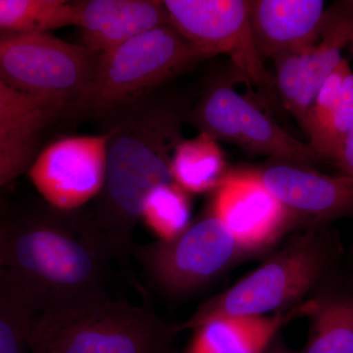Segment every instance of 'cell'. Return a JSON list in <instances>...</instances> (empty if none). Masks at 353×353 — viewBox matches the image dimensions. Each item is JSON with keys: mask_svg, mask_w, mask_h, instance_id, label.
<instances>
[{"mask_svg": "<svg viewBox=\"0 0 353 353\" xmlns=\"http://www.w3.org/2000/svg\"><path fill=\"white\" fill-rule=\"evenodd\" d=\"M311 301L271 316H232L204 323L183 353H263L290 319L309 313Z\"/></svg>", "mask_w": 353, "mask_h": 353, "instance_id": "2e32d148", "label": "cell"}, {"mask_svg": "<svg viewBox=\"0 0 353 353\" xmlns=\"http://www.w3.org/2000/svg\"><path fill=\"white\" fill-rule=\"evenodd\" d=\"M76 6L82 46L97 55L171 24L164 2L159 0H83Z\"/></svg>", "mask_w": 353, "mask_h": 353, "instance_id": "9a60e30c", "label": "cell"}, {"mask_svg": "<svg viewBox=\"0 0 353 353\" xmlns=\"http://www.w3.org/2000/svg\"><path fill=\"white\" fill-rule=\"evenodd\" d=\"M36 148L37 139L0 143V189L29 170Z\"/></svg>", "mask_w": 353, "mask_h": 353, "instance_id": "d4e9b609", "label": "cell"}, {"mask_svg": "<svg viewBox=\"0 0 353 353\" xmlns=\"http://www.w3.org/2000/svg\"><path fill=\"white\" fill-rule=\"evenodd\" d=\"M170 170L174 183L188 194L216 190L229 174L217 141L203 132L176 146Z\"/></svg>", "mask_w": 353, "mask_h": 353, "instance_id": "e0dca14e", "label": "cell"}, {"mask_svg": "<svg viewBox=\"0 0 353 353\" xmlns=\"http://www.w3.org/2000/svg\"><path fill=\"white\" fill-rule=\"evenodd\" d=\"M63 108L23 94L0 79V143L38 139Z\"/></svg>", "mask_w": 353, "mask_h": 353, "instance_id": "d6986e66", "label": "cell"}, {"mask_svg": "<svg viewBox=\"0 0 353 353\" xmlns=\"http://www.w3.org/2000/svg\"><path fill=\"white\" fill-rule=\"evenodd\" d=\"M2 221L0 220V229H1Z\"/></svg>", "mask_w": 353, "mask_h": 353, "instance_id": "f1b7e54d", "label": "cell"}, {"mask_svg": "<svg viewBox=\"0 0 353 353\" xmlns=\"http://www.w3.org/2000/svg\"><path fill=\"white\" fill-rule=\"evenodd\" d=\"M101 117L108 134V166L90 219L117 259L131 252L145 197L158 185L174 183L171 157L183 139V119L180 111L148 95Z\"/></svg>", "mask_w": 353, "mask_h": 353, "instance_id": "7a4b0ae2", "label": "cell"}, {"mask_svg": "<svg viewBox=\"0 0 353 353\" xmlns=\"http://www.w3.org/2000/svg\"><path fill=\"white\" fill-rule=\"evenodd\" d=\"M311 329L299 353H353V294L311 301Z\"/></svg>", "mask_w": 353, "mask_h": 353, "instance_id": "ac0fdd59", "label": "cell"}, {"mask_svg": "<svg viewBox=\"0 0 353 353\" xmlns=\"http://www.w3.org/2000/svg\"><path fill=\"white\" fill-rule=\"evenodd\" d=\"M345 48L353 52V1L336 2L327 9L314 46L276 58V88L301 127L318 90L345 58Z\"/></svg>", "mask_w": 353, "mask_h": 353, "instance_id": "7c38bea8", "label": "cell"}, {"mask_svg": "<svg viewBox=\"0 0 353 353\" xmlns=\"http://www.w3.org/2000/svg\"><path fill=\"white\" fill-rule=\"evenodd\" d=\"M189 194L175 183L153 189L141 206V219L158 240H174L190 225Z\"/></svg>", "mask_w": 353, "mask_h": 353, "instance_id": "44dd1931", "label": "cell"}, {"mask_svg": "<svg viewBox=\"0 0 353 353\" xmlns=\"http://www.w3.org/2000/svg\"><path fill=\"white\" fill-rule=\"evenodd\" d=\"M210 211L245 253L269 248L292 228L282 204L248 170L228 174Z\"/></svg>", "mask_w": 353, "mask_h": 353, "instance_id": "4fadbf2b", "label": "cell"}, {"mask_svg": "<svg viewBox=\"0 0 353 353\" xmlns=\"http://www.w3.org/2000/svg\"><path fill=\"white\" fill-rule=\"evenodd\" d=\"M108 134L55 139L29 168L32 185L50 208L71 212L99 196L105 183Z\"/></svg>", "mask_w": 353, "mask_h": 353, "instance_id": "30bf717a", "label": "cell"}, {"mask_svg": "<svg viewBox=\"0 0 353 353\" xmlns=\"http://www.w3.org/2000/svg\"><path fill=\"white\" fill-rule=\"evenodd\" d=\"M353 126V72H348L340 97L321 138L311 148L319 160L336 164Z\"/></svg>", "mask_w": 353, "mask_h": 353, "instance_id": "7402d4cb", "label": "cell"}, {"mask_svg": "<svg viewBox=\"0 0 353 353\" xmlns=\"http://www.w3.org/2000/svg\"><path fill=\"white\" fill-rule=\"evenodd\" d=\"M340 241L329 230L304 231L294 236L256 270L197 308L176 325L179 333L232 316H265L308 294L340 256Z\"/></svg>", "mask_w": 353, "mask_h": 353, "instance_id": "3957f363", "label": "cell"}, {"mask_svg": "<svg viewBox=\"0 0 353 353\" xmlns=\"http://www.w3.org/2000/svg\"><path fill=\"white\" fill-rule=\"evenodd\" d=\"M38 319L0 292V353H32Z\"/></svg>", "mask_w": 353, "mask_h": 353, "instance_id": "603a6c76", "label": "cell"}, {"mask_svg": "<svg viewBox=\"0 0 353 353\" xmlns=\"http://www.w3.org/2000/svg\"><path fill=\"white\" fill-rule=\"evenodd\" d=\"M205 57L171 24L143 32L97 57L78 105L101 116L150 90Z\"/></svg>", "mask_w": 353, "mask_h": 353, "instance_id": "5b68a950", "label": "cell"}, {"mask_svg": "<svg viewBox=\"0 0 353 353\" xmlns=\"http://www.w3.org/2000/svg\"><path fill=\"white\" fill-rule=\"evenodd\" d=\"M187 121L215 141H229L276 161L309 167L319 161L307 143L290 136L228 83L209 88Z\"/></svg>", "mask_w": 353, "mask_h": 353, "instance_id": "9c48e42d", "label": "cell"}, {"mask_svg": "<svg viewBox=\"0 0 353 353\" xmlns=\"http://www.w3.org/2000/svg\"><path fill=\"white\" fill-rule=\"evenodd\" d=\"M336 165L340 169L341 175L353 178V126L345 139L343 152Z\"/></svg>", "mask_w": 353, "mask_h": 353, "instance_id": "484cf974", "label": "cell"}, {"mask_svg": "<svg viewBox=\"0 0 353 353\" xmlns=\"http://www.w3.org/2000/svg\"><path fill=\"white\" fill-rule=\"evenodd\" d=\"M250 11L259 54L275 60L317 43L327 8L323 0H254Z\"/></svg>", "mask_w": 353, "mask_h": 353, "instance_id": "5bb4252c", "label": "cell"}, {"mask_svg": "<svg viewBox=\"0 0 353 353\" xmlns=\"http://www.w3.org/2000/svg\"><path fill=\"white\" fill-rule=\"evenodd\" d=\"M263 353H294L283 343L281 339L275 338Z\"/></svg>", "mask_w": 353, "mask_h": 353, "instance_id": "4316f807", "label": "cell"}, {"mask_svg": "<svg viewBox=\"0 0 353 353\" xmlns=\"http://www.w3.org/2000/svg\"><path fill=\"white\" fill-rule=\"evenodd\" d=\"M350 70L352 68H350V61L347 58H343L340 65L318 90L303 125L304 131L309 137L307 143L310 148H312L321 138L334 106L338 102L343 81Z\"/></svg>", "mask_w": 353, "mask_h": 353, "instance_id": "cb8c5ba5", "label": "cell"}, {"mask_svg": "<svg viewBox=\"0 0 353 353\" xmlns=\"http://www.w3.org/2000/svg\"><path fill=\"white\" fill-rule=\"evenodd\" d=\"M171 25L206 58L227 54L234 67L267 95L275 81L264 66L253 39L250 1L245 0H165Z\"/></svg>", "mask_w": 353, "mask_h": 353, "instance_id": "ba28073f", "label": "cell"}, {"mask_svg": "<svg viewBox=\"0 0 353 353\" xmlns=\"http://www.w3.org/2000/svg\"><path fill=\"white\" fill-rule=\"evenodd\" d=\"M76 2L64 0H0V32H50L77 26Z\"/></svg>", "mask_w": 353, "mask_h": 353, "instance_id": "ffe728a7", "label": "cell"}, {"mask_svg": "<svg viewBox=\"0 0 353 353\" xmlns=\"http://www.w3.org/2000/svg\"><path fill=\"white\" fill-rule=\"evenodd\" d=\"M54 209V208H53ZM64 211L6 224L0 229V292L31 312L44 313L101 294L110 246L88 218Z\"/></svg>", "mask_w": 353, "mask_h": 353, "instance_id": "6da1fadb", "label": "cell"}, {"mask_svg": "<svg viewBox=\"0 0 353 353\" xmlns=\"http://www.w3.org/2000/svg\"><path fill=\"white\" fill-rule=\"evenodd\" d=\"M246 170L282 204L292 227L321 231L353 215L352 176L324 175L309 166L276 160Z\"/></svg>", "mask_w": 353, "mask_h": 353, "instance_id": "8fae6325", "label": "cell"}, {"mask_svg": "<svg viewBox=\"0 0 353 353\" xmlns=\"http://www.w3.org/2000/svg\"><path fill=\"white\" fill-rule=\"evenodd\" d=\"M32 353H51L46 350H41V348L32 347Z\"/></svg>", "mask_w": 353, "mask_h": 353, "instance_id": "83f0119b", "label": "cell"}, {"mask_svg": "<svg viewBox=\"0 0 353 353\" xmlns=\"http://www.w3.org/2000/svg\"><path fill=\"white\" fill-rule=\"evenodd\" d=\"M136 253L150 282L173 297L196 292L246 254L211 211L174 240L139 245Z\"/></svg>", "mask_w": 353, "mask_h": 353, "instance_id": "52a82bcc", "label": "cell"}, {"mask_svg": "<svg viewBox=\"0 0 353 353\" xmlns=\"http://www.w3.org/2000/svg\"><path fill=\"white\" fill-rule=\"evenodd\" d=\"M179 332L152 311L108 294L39 318L32 347L51 353H173Z\"/></svg>", "mask_w": 353, "mask_h": 353, "instance_id": "277c9868", "label": "cell"}, {"mask_svg": "<svg viewBox=\"0 0 353 353\" xmlns=\"http://www.w3.org/2000/svg\"><path fill=\"white\" fill-rule=\"evenodd\" d=\"M97 57L50 32H0V79L23 94L64 106L82 101Z\"/></svg>", "mask_w": 353, "mask_h": 353, "instance_id": "8992f818", "label": "cell"}]
</instances>
